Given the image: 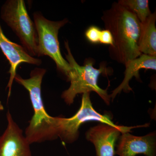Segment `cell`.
Returning <instances> with one entry per match:
<instances>
[{
    "label": "cell",
    "instance_id": "cell-1",
    "mask_svg": "<svg viewBox=\"0 0 156 156\" xmlns=\"http://www.w3.org/2000/svg\"><path fill=\"white\" fill-rule=\"evenodd\" d=\"M101 19L113 38L109 48L112 59L125 65L142 54L138 47L141 23L133 13L117 2L103 12Z\"/></svg>",
    "mask_w": 156,
    "mask_h": 156
},
{
    "label": "cell",
    "instance_id": "cell-2",
    "mask_svg": "<svg viewBox=\"0 0 156 156\" xmlns=\"http://www.w3.org/2000/svg\"><path fill=\"white\" fill-rule=\"evenodd\" d=\"M46 72L45 69L36 68L31 71L28 79H23L17 74L14 78L28 91L34 110L33 115L25 131L26 138L30 144L58 138L56 117L51 116L47 113L42 97V80Z\"/></svg>",
    "mask_w": 156,
    "mask_h": 156
},
{
    "label": "cell",
    "instance_id": "cell-3",
    "mask_svg": "<svg viewBox=\"0 0 156 156\" xmlns=\"http://www.w3.org/2000/svg\"><path fill=\"white\" fill-rule=\"evenodd\" d=\"M65 47L67 50L66 58L69 63L71 70L67 77L70 83L69 88L62 92L61 98L65 103L71 105L78 94L94 92L99 95L107 105H110L111 98L107 89H103L98 85V80L101 74L107 75L109 72L103 65L97 69L93 66V61L88 59L83 66H80L74 58L68 41L65 42Z\"/></svg>",
    "mask_w": 156,
    "mask_h": 156
},
{
    "label": "cell",
    "instance_id": "cell-4",
    "mask_svg": "<svg viewBox=\"0 0 156 156\" xmlns=\"http://www.w3.org/2000/svg\"><path fill=\"white\" fill-rule=\"evenodd\" d=\"M90 95V92L82 94L80 107L73 116L56 117L57 136L63 143L71 144L77 141L80 136V127L87 122L94 121L103 123L126 132H131L132 129L141 127L140 126L128 127L117 125L112 121L111 115L107 113L101 114L94 108Z\"/></svg>",
    "mask_w": 156,
    "mask_h": 156
},
{
    "label": "cell",
    "instance_id": "cell-5",
    "mask_svg": "<svg viewBox=\"0 0 156 156\" xmlns=\"http://www.w3.org/2000/svg\"><path fill=\"white\" fill-rule=\"evenodd\" d=\"M1 17L19 38L29 54L38 56V39L34 23L28 14L23 0H8L1 8Z\"/></svg>",
    "mask_w": 156,
    "mask_h": 156
},
{
    "label": "cell",
    "instance_id": "cell-6",
    "mask_svg": "<svg viewBox=\"0 0 156 156\" xmlns=\"http://www.w3.org/2000/svg\"><path fill=\"white\" fill-rule=\"evenodd\" d=\"M34 19L37 35V57L49 56L56 63L57 69L67 78L71 67L62 55L58 33L60 29L68 23V20L64 19L60 21H51L40 12L34 13Z\"/></svg>",
    "mask_w": 156,
    "mask_h": 156
},
{
    "label": "cell",
    "instance_id": "cell-7",
    "mask_svg": "<svg viewBox=\"0 0 156 156\" xmlns=\"http://www.w3.org/2000/svg\"><path fill=\"white\" fill-rule=\"evenodd\" d=\"M6 117L7 128L0 136V156H32L30 144L9 110Z\"/></svg>",
    "mask_w": 156,
    "mask_h": 156
},
{
    "label": "cell",
    "instance_id": "cell-8",
    "mask_svg": "<svg viewBox=\"0 0 156 156\" xmlns=\"http://www.w3.org/2000/svg\"><path fill=\"white\" fill-rule=\"evenodd\" d=\"M0 49L6 56L10 64L9 73L10 78L7 85L8 89V99L11 96L12 85L16 74L17 67L22 63H27L34 65L40 66L41 59L30 56L21 45L11 41L3 32L0 23Z\"/></svg>",
    "mask_w": 156,
    "mask_h": 156
},
{
    "label": "cell",
    "instance_id": "cell-9",
    "mask_svg": "<svg viewBox=\"0 0 156 156\" xmlns=\"http://www.w3.org/2000/svg\"><path fill=\"white\" fill-rule=\"evenodd\" d=\"M126 131L103 123L91 127L86 132V139L94 146L97 156H115L116 143Z\"/></svg>",
    "mask_w": 156,
    "mask_h": 156
},
{
    "label": "cell",
    "instance_id": "cell-10",
    "mask_svg": "<svg viewBox=\"0 0 156 156\" xmlns=\"http://www.w3.org/2000/svg\"><path fill=\"white\" fill-rule=\"evenodd\" d=\"M115 154L119 156H156V133L153 131L142 136H135L130 132L122 133L119 138Z\"/></svg>",
    "mask_w": 156,
    "mask_h": 156
},
{
    "label": "cell",
    "instance_id": "cell-11",
    "mask_svg": "<svg viewBox=\"0 0 156 156\" xmlns=\"http://www.w3.org/2000/svg\"><path fill=\"white\" fill-rule=\"evenodd\" d=\"M126 70L125 77L121 84L112 92L110 95L112 101L117 95L124 92L129 93L133 91L129 85V82L133 77L140 80L139 71L144 69H156V56L142 54L137 58L130 60L125 65Z\"/></svg>",
    "mask_w": 156,
    "mask_h": 156
},
{
    "label": "cell",
    "instance_id": "cell-12",
    "mask_svg": "<svg viewBox=\"0 0 156 156\" xmlns=\"http://www.w3.org/2000/svg\"><path fill=\"white\" fill-rule=\"evenodd\" d=\"M156 20L155 12L141 23L138 47L142 54L156 56Z\"/></svg>",
    "mask_w": 156,
    "mask_h": 156
},
{
    "label": "cell",
    "instance_id": "cell-13",
    "mask_svg": "<svg viewBox=\"0 0 156 156\" xmlns=\"http://www.w3.org/2000/svg\"><path fill=\"white\" fill-rule=\"evenodd\" d=\"M118 2L133 13L141 23L151 14L148 0H120Z\"/></svg>",
    "mask_w": 156,
    "mask_h": 156
},
{
    "label": "cell",
    "instance_id": "cell-14",
    "mask_svg": "<svg viewBox=\"0 0 156 156\" xmlns=\"http://www.w3.org/2000/svg\"><path fill=\"white\" fill-rule=\"evenodd\" d=\"M101 31L97 27L91 26L86 31L85 35L87 40L92 44H99Z\"/></svg>",
    "mask_w": 156,
    "mask_h": 156
},
{
    "label": "cell",
    "instance_id": "cell-15",
    "mask_svg": "<svg viewBox=\"0 0 156 156\" xmlns=\"http://www.w3.org/2000/svg\"><path fill=\"white\" fill-rule=\"evenodd\" d=\"M99 43L104 44L110 45V46H112L113 45V38L109 31L106 29L101 31Z\"/></svg>",
    "mask_w": 156,
    "mask_h": 156
},
{
    "label": "cell",
    "instance_id": "cell-16",
    "mask_svg": "<svg viewBox=\"0 0 156 156\" xmlns=\"http://www.w3.org/2000/svg\"><path fill=\"white\" fill-rule=\"evenodd\" d=\"M4 106L2 104V101H0V112L4 110Z\"/></svg>",
    "mask_w": 156,
    "mask_h": 156
}]
</instances>
